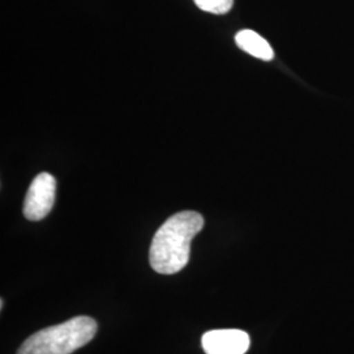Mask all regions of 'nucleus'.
I'll list each match as a JSON object with an SVG mask.
<instances>
[{
	"mask_svg": "<svg viewBox=\"0 0 354 354\" xmlns=\"http://www.w3.org/2000/svg\"><path fill=\"white\" fill-rule=\"evenodd\" d=\"M203 215L181 212L168 218L156 231L150 248V266L156 273L175 274L190 256V243L203 228Z\"/></svg>",
	"mask_w": 354,
	"mask_h": 354,
	"instance_id": "obj_1",
	"label": "nucleus"
},
{
	"mask_svg": "<svg viewBox=\"0 0 354 354\" xmlns=\"http://www.w3.org/2000/svg\"><path fill=\"white\" fill-rule=\"evenodd\" d=\"M97 332V323L89 317H76L62 324L38 330L28 337L17 354H71L87 345Z\"/></svg>",
	"mask_w": 354,
	"mask_h": 354,
	"instance_id": "obj_2",
	"label": "nucleus"
},
{
	"mask_svg": "<svg viewBox=\"0 0 354 354\" xmlns=\"http://www.w3.org/2000/svg\"><path fill=\"white\" fill-rule=\"evenodd\" d=\"M57 181L48 172L39 174L30 184L24 201V216L29 221H41L49 214L55 201Z\"/></svg>",
	"mask_w": 354,
	"mask_h": 354,
	"instance_id": "obj_3",
	"label": "nucleus"
},
{
	"mask_svg": "<svg viewBox=\"0 0 354 354\" xmlns=\"http://www.w3.org/2000/svg\"><path fill=\"white\" fill-rule=\"evenodd\" d=\"M251 339L241 329H215L203 336V348L206 354H245Z\"/></svg>",
	"mask_w": 354,
	"mask_h": 354,
	"instance_id": "obj_4",
	"label": "nucleus"
},
{
	"mask_svg": "<svg viewBox=\"0 0 354 354\" xmlns=\"http://www.w3.org/2000/svg\"><path fill=\"white\" fill-rule=\"evenodd\" d=\"M235 41L241 50L251 54L254 58H259L261 61H272L274 57L273 49L268 44V41L253 30L250 29L241 30L235 36Z\"/></svg>",
	"mask_w": 354,
	"mask_h": 354,
	"instance_id": "obj_5",
	"label": "nucleus"
},
{
	"mask_svg": "<svg viewBox=\"0 0 354 354\" xmlns=\"http://www.w3.org/2000/svg\"><path fill=\"white\" fill-rule=\"evenodd\" d=\"M194 3L205 12L225 15L232 8L234 0H194Z\"/></svg>",
	"mask_w": 354,
	"mask_h": 354,
	"instance_id": "obj_6",
	"label": "nucleus"
},
{
	"mask_svg": "<svg viewBox=\"0 0 354 354\" xmlns=\"http://www.w3.org/2000/svg\"><path fill=\"white\" fill-rule=\"evenodd\" d=\"M0 307H1V310H3V307H4V301H3V299L0 301Z\"/></svg>",
	"mask_w": 354,
	"mask_h": 354,
	"instance_id": "obj_7",
	"label": "nucleus"
}]
</instances>
